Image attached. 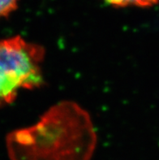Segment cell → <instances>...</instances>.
<instances>
[{
    "instance_id": "1",
    "label": "cell",
    "mask_w": 159,
    "mask_h": 160,
    "mask_svg": "<svg viewBox=\"0 0 159 160\" xmlns=\"http://www.w3.org/2000/svg\"><path fill=\"white\" fill-rule=\"evenodd\" d=\"M6 145L11 160H91L97 134L84 108L62 101L33 125L11 132Z\"/></svg>"
},
{
    "instance_id": "2",
    "label": "cell",
    "mask_w": 159,
    "mask_h": 160,
    "mask_svg": "<svg viewBox=\"0 0 159 160\" xmlns=\"http://www.w3.org/2000/svg\"><path fill=\"white\" fill-rule=\"evenodd\" d=\"M45 49L20 36L0 40V108L12 103L20 89L44 84L42 63Z\"/></svg>"
},
{
    "instance_id": "3",
    "label": "cell",
    "mask_w": 159,
    "mask_h": 160,
    "mask_svg": "<svg viewBox=\"0 0 159 160\" xmlns=\"http://www.w3.org/2000/svg\"><path fill=\"white\" fill-rule=\"evenodd\" d=\"M105 1L115 7L135 6L141 7V8H149L157 4L159 0H105Z\"/></svg>"
},
{
    "instance_id": "4",
    "label": "cell",
    "mask_w": 159,
    "mask_h": 160,
    "mask_svg": "<svg viewBox=\"0 0 159 160\" xmlns=\"http://www.w3.org/2000/svg\"><path fill=\"white\" fill-rule=\"evenodd\" d=\"M19 0H0V17H7L18 7Z\"/></svg>"
}]
</instances>
